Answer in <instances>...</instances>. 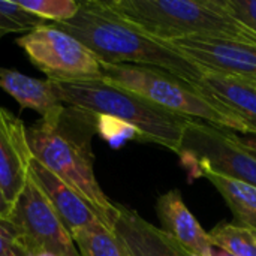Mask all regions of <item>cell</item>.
I'll return each instance as SVG.
<instances>
[{"instance_id":"6da1fadb","label":"cell","mask_w":256,"mask_h":256,"mask_svg":"<svg viewBox=\"0 0 256 256\" xmlns=\"http://www.w3.org/2000/svg\"><path fill=\"white\" fill-rule=\"evenodd\" d=\"M56 27L86 45L102 63L152 66L190 84H198L206 72L168 44L150 38L120 16L105 0L80 2L75 16Z\"/></svg>"},{"instance_id":"7a4b0ae2","label":"cell","mask_w":256,"mask_h":256,"mask_svg":"<svg viewBox=\"0 0 256 256\" xmlns=\"http://www.w3.org/2000/svg\"><path fill=\"white\" fill-rule=\"evenodd\" d=\"M70 108V106H69ZM93 114L66 108L57 126L39 123L27 129L33 158L74 189L99 219L112 230L118 208L99 186L93 170L90 140L98 128Z\"/></svg>"},{"instance_id":"3957f363","label":"cell","mask_w":256,"mask_h":256,"mask_svg":"<svg viewBox=\"0 0 256 256\" xmlns=\"http://www.w3.org/2000/svg\"><path fill=\"white\" fill-rule=\"evenodd\" d=\"M120 16L160 42L225 39L256 45V33L231 16L222 0H105Z\"/></svg>"},{"instance_id":"277c9868","label":"cell","mask_w":256,"mask_h":256,"mask_svg":"<svg viewBox=\"0 0 256 256\" xmlns=\"http://www.w3.org/2000/svg\"><path fill=\"white\" fill-rule=\"evenodd\" d=\"M54 84L64 105L126 123L138 130L141 141L159 144L178 154L190 118L104 80Z\"/></svg>"},{"instance_id":"5b68a950","label":"cell","mask_w":256,"mask_h":256,"mask_svg":"<svg viewBox=\"0 0 256 256\" xmlns=\"http://www.w3.org/2000/svg\"><path fill=\"white\" fill-rule=\"evenodd\" d=\"M102 80L129 90L160 108L236 134H250L249 126L226 106L204 96L195 84L152 66L102 63Z\"/></svg>"},{"instance_id":"8992f818","label":"cell","mask_w":256,"mask_h":256,"mask_svg":"<svg viewBox=\"0 0 256 256\" xmlns=\"http://www.w3.org/2000/svg\"><path fill=\"white\" fill-rule=\"evenodd\" d=\"M178 158L190 177L212 171L256 188V159L237 142L236 132L190 120Z\"/></svg>"},{"instance_id":"52a82bcc","label":"cell","mask_w":256,"mask_h":256,"mask_svg":"<svg viewBox=\"0 0 256 256\" xmlns=\"http://www.w3.org/2000/svg\"><path fill=\"white\" fill-rule=\"evenodd\" d=\"M34 68L54 82L102 80L100 60L80 40L56 26H40L16 38Z\"/></svg>"},{"instance_id":"ba28073f","label":"cell","mask_w":256,"mask_h":256,"mask_svg":"<svg viewBox=\"0 0 256 256\" xmlns=\"http://www.w3.org/2000/svg\"><path fill=\"white\" fill-rule=\"evenodd\" d=\"M28 249H39L54 256H81L70 231L58 219L44 194L28 178L9 218Z\"/></svg>"},{"instance_id":"9c48e42d","label":"cell","mask_w":256,"mask_h":256,"mask_svg":"<svg viewBox=\"0 0 256 256\" xmlns=\"http://www.w3.org/2000/svg\"><path fill=\"white\" fill-rule=\"evenodd\" d=\"M204 70L256 84V45L225 39H180L165 42Z\"/></svg>"},{"instance_id":"30bf717a","label":"cell","mask_w":256,"mask_h":256,"mask_svg":"<svg viewBox=\"0 0 256 256\" xmlns=\"http://www.w3.org/2000/svg\"><path fill=\"white\" fill-rule=\"evenodd\" d=\"M33 153L24 123L0 106V184L15 204L30 178Z\"/></svg>"},{"instance_id":"8fae6325","label":"cell","mask_w":256,"mask_h":256,"mask_svg":"<svg viewBox=\"0 0 256 256\" xmlns=\"http://www.w3.org/2000/svg\"><path fill=\"white\" fill-rule=\"evenodd\" d=\"M112 226L129 256H194L162 228L148 224L138 212L117 204Z\"/></svg>"},{"instance_id":"7c38bea8","label":"cell","mask_w":256,"mask_h":256,"mask_svg":"<svg viewBox=\"0 0 256 256\" xmlns=\"http://www.w3.org/2000/svg\"><path fill=\"white\" fill-rule=\"evenodd\" d=\"M0 88L12 96L21 108L38 112L46 126H57L66 112V105L60 100L54 81L32 78L16 69L0 66Z\"/></svg>"},{"instance_id":"4fadbf2b","label":"cell","mask_w":256,"mask_h":256,"mask_svg":"<svg viewBox=\"0 0 256 256\" xmlns=\"http://www.w3.org/2000/svg\"><path fill=\"white\" fill-rule=\"evenodd\" d=\"M30 178L34 182L58 219L70 232L102 222L74 189H70L34 158L30 164Z\"/></svg>"},{"instance_id":"5bb4252c","label":"cell","mask_w":256,"mask_h":256,"mask_svg":"<svg viewBox=\"0 0 256 256\" xmlns=\"http://www.w3.org/2000/svg\"><path fill=\"white\" fill-rule=\"evenodd\" d=\"M156 212L162 222L164 231L176 238L194 256H214V246L210 234L188 208L178 189L160 195L156 202Z\"/></svg>"},{"instance_id":"9a60e30c","label":"cell","mask_w":256,"mask_h":256,"mask_svg":"<svg viewBox=\"0 0 256 256\" xmlns=\"http://www.w3.org/2000/svg\"><path fill=\"white\" fill-rule=\"evenodd\" d=\"M195 87L208 99L226 106L256 134V84L214 72H204Z\"/></svg>"},{"instance_id":"2e32d148","label":"cell","mask_w":256,"mask_h":256,"mask_svg":"<svg viewBox=\"0 0 256 256\" xmlns=\"http://www.w3.org/2000/svg\"><path fill=\"white\" fill-rule=\"evenodd\" d=\"M201 177H206L218 189L232 212L237 225L256 230V188L212 171H206Z\"/></svg>"},{"instance_id":"e0dca14e","label":"cell","mask_w":256,"mask_h":256,"mask_svg":"<svg viewBox=\"0 0 256 256\" xmlns=\"http://www.w3.org/2000/svg\"><path fill=\"white\" fill-rule=\"evenodd\" d=\"M70 234L81 256H129L114 231L102 222Z\"/></svg>"},{"instance_id":"ac0fdd59","label":"cell","mask_w":256,"mask_h":256,"mask_svg":"<svg viewBox=\"0 0 256 256\" xmlns=\"http://www.w3.org/2000/svg\"><path fill=\"white\" fill-rule=\"evenodd\" d=\"M208 234L212 244L219 250L232 256H256V237L250 228L222 222Z\"/></svg>"},{"instance_id":"d6986e66","label":"cell","mask_w":256,"mask_h":256,"mask_svg":"<svg viewBox=\"0 0 256 256\" xmlns=\"http://www.w3.org/2000/svg\"><path fill=\"white\" fill-rule=\"evenodd\" d=\"M46 21L26 10L16 0H0V30L4 33H28Z\"/></svg>"},{"instance_id":"ffe728a7","label":"cell","mask_w":256,"mask_h":256,"mask_svg":"<svg viewBox=\"0 0 256 256\" xmlns=\"http://www.w3.org/2000/svg\"><path fill=\"white\" fill-rule=\"evenodd\" d=\"M26 10L44 21L64 22L75 16L80 2L75 0H16Z\"/></svg>"},{"instance_id":"44dd1931","label":"cell","mask_w":256,"mask_h":256,"mask_svg":"<svg viewBox=\"0 0 256 256\" xmlns=\"http://www.w3.org/2000/svg\"><path fill=\"white\" fill-rule=\"evenodd\" d=\"M228 12L238 22L256 33V0H222Z\"/></svg>"},{"instance_id":"7402d4cb","label":"cell","mask_w":256,"mask_h":256,"mask_svg":"<svg viewBox=\"0 0 256 256\" xmlns=\"http://www.w3.org/2000/svg\"><path fill=\"white\" fill-rule=\"evenodd\" d=\"M18 242H21V234L10 219L0 220V256L10 250Z\"/></svg>"},{"instance_id":"603a6c76","label":"cell","mask_w":256,"mask_h":256,"mask_svg":"<svg viewBox=\"0 0 256 256\" xmlns=\"http://www.w3.org/2000/svg\"><path fill=\"white\" fill-rule=\"evenodd\" d=\"M237 142L256 159V134H236Z\"/></svg>"},{"instance_id":"cb8c5ba5","label":"cell","mask_w":256,"mask_h":256,"mask_svg":"<svg viewBox=\"0 0 256 256\" xmlns=\"http://www.w3.org/2000/svg\"><path fill=\"white\" fill-rule=\"evenodd\" d=\"M12 208H14V204L6 198L4 195V190L0 184V220L2 219H8L9 214L12 213Z\"/></svg>"},{"instance_id":"d4e9b609","label":"cell","mask_w":256,"mask_h":256,"mask_svg":"<svg viewBox=\"0 0 256 256\" xmlns=\"http://www.w3.org/2000/svg\"><path fill=\"white\" fill-rule=\"evenodd\" d=\"M2 256H28V250H27V248L24 246L22 242H18L10 250H8L4 255Z\"/></svg>"},{"instance_id":"484cf974","label":"cell","mask_w":256,"mask_h":256,"mask_svg":"<svg viewBox=\"0 0 256 256\" xmlns=\"http://www.w3.org/2000/svg\"><path fill=\"white\" fill-rule=\"evenodd\" d=\"M26 246V244H24ZM27 248V246H26ZM27 250H28V256H54L51 255V254H48V252H44V250H39V249H28L27 248Z\"/></svg>"},{"instance_id":"4316f807","label":"cell","mask_w":256,"mask_h":256,"mask_svg":"<svg viewBox=\"0 0 256 256\" xmlns=\"http://www.w3.org/2000/svg\"><path fill=\"white\" fill-rule=\"evenodd\" d=\"M214 256H232V255H230V254H226V252H224V250H218V249H214Z\"/></svg>"},{"instance_id":"83f0119b","label":"cell","mask_w":256,"mask_h":256,"mask_svg":"<svg viewBox=\"0 0 256 256\" xmlns=\"http://www.w3.org/2000/svg\"><path fill=\"white\" fill-rule=\"evenodd\" d=\"M4 34H8V33H4V32H2V30H0V39H2V38H3Z\"/></svg>"},{"instance_id":"f1b7e54d","label":"cell","mask_w":256,"mask_h":256,"mask_svg":"<svg viewBox=\"0 0 256 256\" xmlns=\"http://www.w3.org/2000/svg\"><path fill=\"white\" fill-rule=\"evenodd\" d=\"M250 230H252V228H250ZM252 231H254V234H255V237H256V230H252Z\"/></svg>"}]
</instances>
